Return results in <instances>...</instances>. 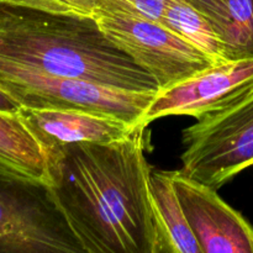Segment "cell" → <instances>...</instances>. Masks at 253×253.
<instances>
[{
	"mask_svg": "<svg viewBox=\"0 0 253 253\" xmlns=\"http://www.w3.org/2000/svg\"><path fill=\"white\" fill-rule=\"evenodd\" d=\"M20 106L12 100L11 98L0 91V111H5V113H17Z\"/></svg>",
	"mask_w": 253,
	"mask_h": 253,
	"instance_id": "cell-15",
	"label": "cell"
},
{
	"mask_svg": "<svg viewBox=\"0 0 253 253\" xmlns=\"http://www.w3.org/2000/svg\"><path fill=\"white\" fill-rule=\"evenodd\" d=\"M150 194L156 253H203L178 198L172 170H151Z\"/></svg>",
	"mask_w": 253,
	"mask_h": 253,
	"instance_id": "cell-9",
	"label": "cell"
},
{
	"mask_svg": "<svg viewBox=\"0 0 253 253\" xmlns=\"http://www.w3.org/2000/svg\"><path fill=\"white\" fill-rule=\"evenodd\" d=\"M253 88V58L214 64L197 76L160 90L141 120V127L166 116L202 119L221 110Z\"/></svg>",
	"mask_w": 253,
	"mask_h": 253,
	"instance_id": "cell-6",
	"label": "cell"
},
{
	"mask_svg": "<svg viewBox=\"0 0 253 253\" xmlns=\"http://www.w3.org/2000/svg\"><path fill=\"white\" fill-rule=\"evenodd\" d=\"M0 252L85 253L48 185L0 165Z\"/></svg>",
	"mask_w": 253,
	"mask_h": 253,
	"instance_id": "cell-4",
	"label": "cell"
},
{
	"mask_svg": "<svg viewBox=\"0 0 253 253\" xmlns=\"http://www.w3.org/2000/svg\"><path fill=\"white\" fill-rule=\"evenodd\" d=\"M94 2L96 11L125 14L161 22L167 0H94Z\"/></svg>",
	"mask_w": 253,
	"mask_h": 253,
	"instance_id": "cell-13",
	"label": "cell"
},
{
	"mask_svg": "<svg viewBox=\"0 0 253 253\" xmlns=\"http://www.w3.org/2000/svg\"><path fill=\"white\" fill-rule=\"evenodd\" d=\"M17 114L44 156L73 143L116 142L128 137L138 127L116 116L71 109L20 106Z\"/></svg>",
	"mask_w": 253,
	"mask_h": 253,
	"instance_id": "cell-8",
	"label": "cell"
},
{
	"mask_svg": "<svg viewBox=\"0 0 253 253\" xmlns=\"http://www.w3.org/2000/svg\"><path fill=\"white\" fill-rule=\"evenodd\" d=\"M146 128L46 153L49 194L85 253H156Z\"/></svg>",
	"mask_w": 253,
	"mask_h": 253,
	"instance_id": "cell-1",
	"label": "cell"
},
{
	"mask_svg": "<svg viewBox=\"0 0 253 253\" xmlns=\"http://www.w3.org/2000/svg\"><path fill=\"white\" fill-rule=\"evenodd\" d=\"M208 19L229 61L253 58V0H188Z\"/></svg>",
	"mask_w": 253,
	"mask_h": 253,
	"instance_id": "cell-10",
	"label": "cell"
},
{
	"mask_svg": "<svg viewBox=\"0 0 253 253\" xmlns=\"http://www.w3.org/2000/svg\"><path fill=\"white\" fill-rule=\"evenodd\" d=\"M188 222L203 253H253V226L219 197L216 189L172 170Z\"/></svg>",
	"mask_w": 253,
	"mask_h": 253,
	"instance_id": "cell-7",
	"label": "cell"
},
{
	"mask_svg": "<svg viewBox=\"0 0 253 253\" xmlns=\"http://www.w3.org/2000/svg\"><path fill=\"white\" fill-rule=\"evenodd\" d=\"M161 24L202 51L215 64L229 62L210 22L188 0H167Z\"/></svg>",
	"mask_w": 253,
	"mask_h": 253,
	"instance_id": "cell-12",
	"label": "cell"
},
{
	"mask_svg": "<svg viewBox=\"0 0 253 253\" xmlns=\"http://www.w3.org/2000/svg\"><path fill=\"white\" fill-rule=\"evenodd\" d=\"M0 91L19 106L104 114L124 119L136 126H140L158 93L114 88L10 64H0Z\"/></svg>",
	"mask_w": 253,
	"mask_h": 253,
	"instance_id": "cell-3",
	"label": "cell"
},
{
	"mask_svg": "<svg viewBox=\"0 0 253 253\" xmlns=\"http://www.w3.org/2000/svg\"><path fill=\"white\" fill-rule=\"evenodd\" d=\"M0 64L127 90L160 91L156 79L108 39L94 16L0 2Z\"/></svg>",
	"mask_w": 253,
	"mask_h": 253,
	"instance_id": "cell-2",
	"label": "cell"
},
{
	"mask_svg": "<svg viewBox=\"0 0 253 253\" xmlns=\"http://www.w3.org/2000/svg\"><path fill=\"white\" fill-rule=\"evenodd\" d=\"M0 165L48 185L46 156L17 113L0 111Z\"/></svg>",
	"mask_w": 253,
	"mask_h": 253,
	"instance_id": "cell-11",
	"label": "cell"
},
{
	"mask_svg": "<svg viewBox=\"0 0 253 253\" xmlns=\"http://www.w3.org/2000/svg\"><path fill=\"white\" fill-rule=\"evenodd\" d=\"M0 2H1V0H0Z\"/></svg>",
	"mask_w": 253,
	"mask_h": 253,
	"instance_id": "cell-16",
	"label": "cell"
},
{
	"mask_svg": "<svg viewBox=\"0 0 253 253\" xmlns=\"http://www.w3.org/2000/svg\"><path fill=\"white\" fill-rule=\"evenodd\" d=\"M1 2L51 12V14L76 15V16H95L94 0H1Z\"/></svg>",
	"mask_w": 253,
	"mask_h": 253,
	"instance_id": "cell-14",
	"label": "cell"
},
{
	"mask_svg": "<svg viewBox=\"0 0 253 253\" xmlns=\"http://www.w3.org/2000/svg\"><path fill=\"white\" fill-rule=\"evenodd\" d=\"M104 34L150 73L160 90L177 85L214 66L202 51L155 20L96 11Z\"/></svg>",
	"mask_w": 253,
	"mask_h": 253,
	"instance_id": "cell-5",
	"label": "cell"
}]
</instances>
